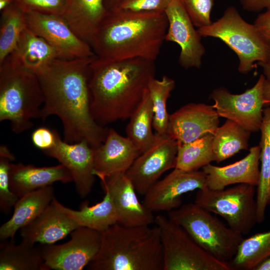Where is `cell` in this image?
Returning a JSON list of instances; mask_svg holds the SVG:
<instances>
[{
	"instance_id": "cell-13",
	"label": "cell",
	"mask_w": 270,
	"mask_h": 270,
	"mask_svg": "<svg viewBox=\"0 0 270 270\" xmlns=\"http://www.w3.org/2000/svg\"><path fill=\"white\" fill-rule=\"evenodd\" d=\"M26 26L45 40L58 58L74 60L94 56L92 46L74 32L62 16L25 12Z\"/></svg>"
},
{
	"instance_id": "cell-39",
	"label": "cell",
	"mask_w": 270,
	"mask_h": 270,
	"mask_svg": "<svg viewBox=\"0 0 270 270\" xmlns=\"http://www.w3.org/2000/svg\"><path fill=\"white\" fill-rule=\"evenodd\" d=\"M58 134L56 130L46 126H40L32 132V142L36 148L44 152L55 145Z\"/></svg>"
},
{
	"instance_id": "cell-25",
	"label": "cell",
	"mask_w": 270,
	"mask_h": 270,
	"mask_svg": "<svg viewBox=\"0 0 270 270\" xmlns=\"http://www.w3.org/2000/svg\"><path fill=\"white\" fill-rule=\"evenodd\" d=\"M9 56L36 75L58 58L55 50L43 38L26 26Z\"/></svg>"
},
{
	"instance_id": "cell-7",
	"label": "cell",
	"mask_w": 270,
	"mask_h": 270,
	"mask_svg": "<svg viewBox=\"0 0 270 270\" xmlns=\"http://www.w3.org/2000/svg\"><path fill=\"white\" fill-rule=\"evenodd\" d=\"M198 31L202 36L220 40L232 50L239 60L238 70L242 74L252 70L256 62H265L270 58V46L254 24L244 20L234 6L227 8L216 21Z\"/></svg>"
},
{
	"instance_id": "cell-32",
	"label": "cell",
	"mask_w": 270,
	"mask_h": 270,
	"mask_svg": "<svg viewBox=\"0 0 270 270\" xmlns=\"http://www.w3.org/2000/svg\"><path fill=\"white\" fill-rule=\"evenodd\" d=\"M270 256V231L244 238L229 264L233 270H254Z\"/></svg>"
},
{
	"instance_id": "cell-21",
	"label": "cell",
	"mask_w": 270,
	"mask_h": 270,
	"mask_svg": "<svg viewBox=\"0 0 270 270\" xmlns=\"http://www.w3.org/2000/svg\"><path fill=\"white\" fill-rule=\"evenodd\" d=\"M80 226L52 202L32 222L20 230V234L22 240L31 244H51Z\"/></svg>"
},
{
	"instance_id": "cell-41",
	"label": "cell",
	"mask_w": 270,
	"mask_h": 270,
	"mask_svg": "<svg viewBox=\"0 0 270 270\" xmlns=\"http://www.w3.org/2000/svg\"><path fill=\"white\" fill-rule=\"evenodd\" d=\"M263 70L264 76L263 86L264 106H270V58L265 62H258Z\"/></svg>"
},
{
	"instance_id": "cell-5",
	"label": "cell",
	"mask_w": 270,
	"mask_h": 270,
	"mask_svg": "<svg viewBox=\"0 0 270 270\" xmlns=\"http://www.w3.org/2000/svg\"><path fill=\"white\" fill-rule=\"evenodd\" d=\"M44 103L37 75L6 56L0 63V121L10 122L14 132H23L40 118Z\"/></svg>"
},
{
	"instance_id": "cell-37",
	"label": "cell",
	"mask_w": 270,
	"mask_h": 270,
	"mask_svg": "<svg viewBox=\"0 0 270 270\" xmlns=\"http://www.w3.org/2000/svg\"><path fill=\"white\" fill-rule=\"evenodd\" d=\"M24 12L62 16L68 0H14Z\"/></svg>"
},
{
	"instance_id": "cell-1",
	"label": "cell",
	"mask_w": 270,
	"mask_h": 270,
	"mask_svg": "<svg viewBox=\"0 0 270 270\" xmlns=\"http://www.w3.org/2000/svg\"><path fill=\"white\" fill-rule=\"evenodd\" d=\"M96 56L56 58L37 76L44 96L40 118L56 116L63 126L64 140H86L93 148L104 142L108 129L98 124L90 110V64Z\"/></svg>"
},
{
	"instance_id": "cell-28",
	"label": "cell",
	"mask_w": 270,
	"mask_h": 270,
	"mask_svg": "<svg viewBox=\"0 0 270 270\" xmlns=\"http://www.w3.org/2000/svg\"><path fill=\"white\" fill-rule=\"evenodd\" d=\"M263 118L259 146L260 148V178L256 192V219L258 222L265 218L267 206L270 204V106L262 110Z\"/></svg>"
},
{
	"instance_id": "cell-42",
	"label": "cell",
	"mask_w": 270,
	"mask_h": 270,
	"mask_svg": "<svg viewBox=\"0 0 270 270\" xmlns=\"http://www.w3.org/2000/svg\"><path fill=\"white\" fill-rule=\"evenodd\" d=\"M242 8L250 12H259L270 8V0H239Z\"/></svg>"
},
{
	"instance_id": "cell-2",
	"label": "cell",
	"mask_w": 270,
	"mask_h": 270,
	"mask_svg": "<svg viewBox=\"0 0 270 270\" xmlns=\"http://www.w3.org/2000/svg\"><path fill=\"white\" fill-rule=\"evenodd\" d=\"M154 61L142 58L123 60L94 58L89 88L92 116L100 125L129 118L154 78Z\"/></svg>"
},
{
	"instance_id": "cell-31",
	"label": "cell",
	"mask_w": 270,
	"mask_h": 270,
	"mask_svg": "<svg viewBox=\"0 0 270 270\" xmlns=\"http://www.w3.org/2000/svg\"><path fill=\"white\" fill-rule=\"evenodd\" d=\"M212 140L210 134L188 143H178L175 168L196 171L214 161Z\"/></svg>"
},
{
	"instance_id": "cell-29",
	"label": "cell",
	"mask_w": 270,
	"mask_h": 270,
	"mask_svg": "<svg viewBox=\"0 0 270 270\" xmlns=\"http://www.w3.org/2000/svg\"><path fill=\"white\" fill-rule=\"evenodd\" d=\"M129 119L126 127V136L142 154L153 144L156 139V133L154 134L152 130L153 107L148 89Z\"/></svg>"
},
{
	"instance_id": "cell-4",
	"label": "cell",
	"mask_w": 270,
	"mask_h": 270,
	"mask_svg": "<svg viewBox=\"0 0 270 270\" xmlns=\"http://www.w3.org/2000/svg\"><path fill=\"white\" fill-rule=\"evenodd\" d=\"M90 270H163V252L157 226H128L118 223L102 232L100 250Z\"/></svg>"
},
{
	"instance_id": "cell-12",
	"label": "cell",
	"mask_w": 270,
	"mask_h": 270,
	"mask_svg": "<svg viewBox=\"0 0 270 270\" xmlns=\"http://www.w3.org/2000/svg\"><path fill=\"white\" fill-rule=\"evenodd\" d=\"M178 146L166 133L156 132L153 144L135 160L126 174L137 193L144 196L166 171L174 168Z\"/></svg>"
},
{
	"instance_id": "cell-10",
	"label": "cell",
	"mask_w": 270,
	"mask_h": 270,
	"mask_svg": "<svg viewBox=\"0 0 270 270\" xmlns=\"http://www.w3.org/2000/svg\"><path fill=\"white\" fill-rule=\"evenodd\" d=\"M264 79L262 74L252 88L240 94H232L222 87L215 89L210 96L214 101L212 107L220 117L234 121L250 132L260 130Z\"/></svg>"
},
{
	"instance_id": "cell-15",
	"label": "cell",
	"mask_w": 270,
	"mask_h": 270,
	"mask_svg": "<svg viewBox=\"0 0 270 270\" xmlns=\"http://www.w3.org/2000/svg\"><path fill=\"white\" fill-rule=\"evenodd\" d=\"M168 21L165 40L180 48L178 62L184 68H200L205 54L202 36L179 0H172L164 11Z\"/></svg>"
},
{
	"instance_id": "cell-24",
	"label": "cell",
	"mask_w": 270,
	"mask_h": 270,
	"mask_svg": "<svg viewBox=\"0 0 270 270\" xmlns=\"http://www.w3.org/2000/svg\"><path fill=\"white\" fill-rule=\"evenodd\" d=\"M108 12L104 0H68L62 16L77 36L91 46Z\"/></svg>"
},
{
	"instance_id": "cell-23",
	"label": "cell",
	"mask_w": 270,
	"mask_h": 270,
	"mask_svg": "<svg viewBox=\"0 0 270 270\" xmlns=\"http://www.w3.org/2000/svg\"><path fill=\"white\" fill-rule=\"evenodd\" d=\"M54 198L52 186H48L28 193L19 198L11 218L0 227V240L14 239L18 230L37 218Z\"/></svg>"
},
{
	"instance_id": "cell-36",
	"label": "cell",
	"mask_w": 270,
	"mask_h": 270,
	"mask_svg": "<svg viewBox=\"0 0 270 270\" xmlns=\"http://www.w3.org/2000/svg\"><path fill=\"white\" fill-rule=\"evenodd\" d=\"M194 25L198 28L210 25L214 0H179Z\"/></svg>"
},
{
	"instance_id": "cell-26",
	"label": "cell",
	"mask_w": 270,
	"mask_h": 270,
	"mask_svg": "<svg viewBox=\"0 0 270 270\" xmlns=\"http://www.w3.org/2000/svg\"><path fill=\"white\" fill-rule=\"evenodd\" d=\"M104 191L105 195L101 202L92 206L86 202H82L78 210L65 206L55 197L52 202L79 226L102 232L117 223V214L112 198L108 190Z\"/></svg>"
},
{
	"instance_id": "cell-18",
	"label": "cell",
	"mask_w": 270,
	"mask_h": 270,
	"mask_svg": "<svg viewBox=\"0 0 270 270\" xmlns=\"http://www.w3.org/2000/svg\"><path fill=\"white\" fill-rule=\"evenodd\" d=\"M219 116L212 106L190 103L170 114L166 134L180 144L192 142L219 126Z\"/></svg>"
},
{
	"instance_id": "cell-45",
	"label": "cell",
	"mask_w": 270,
	"mask_h": 270,
	"mask_svg": "<svg viewBox=\"0 0 270 270\" xmlns=\"http://www.w3.org/2000/svg\"><path fill=\"white\" fill-rule=\"evenodd\" d=\"M14 0H0V10L2 11L9 5H10Z\"/></svg>"
},
{
	"instance_id": "cell-8",
	"label": "cell",
	"mask_w": 270,
	"mask_h": 270,
	"mask_svg": "<svg viewBox=\"0 0 270 270\" xmlns=\"http://www.w3.org/2000/svg\"><path fill=\"white\" fill-rule=\"evenodd\" d=\"M163 252V270H232L199 246L180 226L162 214L155 216Z\"/></svg>"
},
{
	"instance_id": "cell-3",
	"label": "cell",
	"mask_w": 270,
	"mask_h": 270,
	"mask_svg": "<svg viewBox=\"0 0 270 270\" xmlns=\"http://www.w3.org/2000/svg\"><path fill=\"white\" fill-rule=\"evenodd\" d=\"M168 27L164 12L108 10L91 45L104 60L142 58L155 61Z\"/></svg>"
},
{
	"instance_id": "cell-11",
	"label": "cell",
	"mask_w": 270,
	"mask_h": 270,
	"mask_svg": "<svg viewBox=\"0 0 270 270\" xmlns=\"http://www.w3.org/2000/svg\"><path fill=\"white\" fill-rule=\"evenodd\" d=\"M70 240L61 244H44L41 248L48 270H82L98 254L102 232L80 226L70 234Z\"/></svg>"
},
{
	"instance_id": "cell-17",
	"label": "cell",
	"mask_w": 270,
	"mask_h": 270,
	"mask_svg": "<svg viewBox=\"0 0 270 270\" xmlns=\"http://www.w3.org/2000/svg\"><path fill=\"white\" fill-rule=\"evenodd\" d=\"M99 178L102 188L108 191L112 198L117 223L128 226L154 224L153 212L139 201L137 192L126 173H116Z\"/></svg>"
},
{
	"instance_id": "cell-33",
	"label": "cell",
	"mask_w": 270,
	"mask_h": 270,
	"mask_svg": "<svg viewBox=\"0 0 270 270\" xmlns=\"http://www.w3.org/2000/svg\"><path fill=\"white\" fill-rule=\"evenodd\" d=\"M0 63L14 50L26 26L25 12L13 2L1 11L0 21Z\"/></svg>"
},
{
	"instance_id": "cell-40",
	"label": "cell",
	"mask_w": 270,
	"mask_h": 270,
	"mask_svg": "<svg viewBox=\"0 0 270 270\" xmlns=\"http://www.w3.org/2000/svg\"><path fill=\"white\" fill-rule=\"evenodd\" d=\"M254 25L261 37L270 46V8L258 16Z\"/></svg>"
},
{
	"instance_id": "cell-38",
	"label": "cell",
	"mask_w": 270,
	"mask_h": 270,
	"mask_svg": "<svg viewBox=\"0 0 270 270\" xmlns=\"http://www.w3.org/2000/svg\"><path fill=\"white\" fill-rule=\"evenodd\" d=\"M172 0H118L112 10L136 12H164Z\"/></svg>"
},
{
	"instance_id": "cell-19",
	"label": "cell",
	"mask_w": 270,
	"mask_h": 270,
	"mask_svg": "<svg viewBox=\"0 0 270 270\" xmlns=\"http://www.w3.org/2000/svg\"><path fill=\"white\" fill-rule=\"evenodd\" d=\"M141 152L127 137L108 129L105 140L94 148V174L98 178L128 170Z\"/></svg>"
},
{
	"instance_id": "cell-9",
	"label": "cell",
	"mask_w": 270,
	"mask_h": 270,
	"mask_svg": "<svg viewBox=\"0 0 270 270\" xmlns=\"http://www.w3.org/2000/svg\"><path fill=\"white\" fill-rule=\"evenodd\" d=\"M255 186L240 184L229 188L198 190L194 202L225 220L228 226L242 235L257 222Z\"/></svg>"
},
{
	"instance_id": "cell-30",
	"label": "cell",
	"mask_w": 270,
	"mask_h": 270,
	"mask_svg": "<svg viewBox=\"0 0 270 270\" xmlns=\"http://www.w3.org/2000/svg\"><path fill=\"white\" fill-rule=\"evenodd\" d=\"M250 132L236 122L227 120L213 134L214 161L220 162L248 147Z\"/></svg>"
},
{
	"instance_id": "cell-22",
	"label": "cell",
	"mask_w": 270,
	"mask_h": 270,
	"mask_svg": "<svg viewBox=\"0 0 270 270\" xmlns=\"http://www.w3.org/2000/svg\"><path fill=\"white\" fill-rule=\"evenodd\" d=\"M11 190L19 198L55 182L67 184L72 176L62 164L51 166H36L21 162L12 163L9 172Z\"/></svg>"
},
{
	"instance_id": "cell-6",
	"label": "cell",
	"mask_w": 270,
	"mask_h": 270,
	"mask_svg": "<svg viewBox=\"0 0 270 270\" xmlns=\"http://www.w3.org/2000/svg\"><path fill=\"white\" fill-rule=\"evenodd\" d=\"M168 217L183 228L202 249L223 262L230 263L244 239L242 234L194 202L168 212Z\"/></svg>"
},
{
	"instance_id": "cell-14",
	"label": "cell",
	"mask_w": 270,
	"mask_h": 270,
	"mask_svg": "<svg viewBox=\"0 0 270 270\" xmlns=\"http://www.w3.org/2000/svg\"><path fill=\"white\" fill-rule=\"evenodd\" d=\"M206 187V176L202 170L186 172L174 168L148 190L143 204L153 212H168L180 206L183 194Z\"/></svg>"
},
{
	"instance_id": "cell-27",
	"label": "cell",
	"mask_w": 270,
	"mask_h": 270,
	"mask_svg": "<svg viewBox=\"0 0 270 270\" xmlns=\"http://www.w3.org/2000/svg\"><path fill=\"white\" fill-rule=\"evenodd\" d=\"M0 270H49L41 248L22 240L16 244L14 239L1 240Z\"/></svg>"
},
{
	"instance_id": "cell-16",
	"label": "cell",
	"mask_w": 270,
	"mask_h": 270,
	"mask_svg": "<svg viewBox=\"0 0 270 270\" xmlns=\"http://www.w3.org/2000/svg\"><path fill=\"white\" fill-rule=\"evenodd\" d=\"M44 152L66 168L82 198L90 194L96 176L94 173V148L86 140L68 143L62 140L58 134L55 145Z\"/></svg>"
},
{
	"instance_id": "cell-20",
	"label": "cell",
	"mask_w": 270,
	"mask_h": 270,
	"mask_svg": "<svg viewBox=\"0 0 270 270\" xmlns=\"http://www.w3.org/2000/svg\"><path fill=\"white\" fill-rule=\"evenodd\" d=\"M260 148L256 146L250 148L244 158L233 164L224 166L210 164L204 166L202 170L206 176L207 188L220 190L240 184L258 186L260 178Z\"/></svg>"
},
{
	"instance_id": "cell-44",
	"label": "cell",
	"mask_w": 270,
	"mask_h": 270,
	"mask_svg": "<svg viewBox=\"0 0 270 270\" xmlns=\"http://www.w3.org/2000/svg\"><path fill=\"white\" fill-rule=\"evenodd\" d=\"M118 0H104L105 4L108 10H111L115 6Z\"/></svg>"
},
{
	"instance_id": "cell-34",
	"label": "cell",
	"mask_w": 270,
	"mask_h": 270,
	"mask_svg": "<svg viewBox=\"0 0 270 270\" xmlns=\"http://www.w3.org/2000/svg\"><path fill=\"white\" fill-rule=\"evenodd\" d=\"M175 85L174 80L167 76L161 79L154 78L149 83L148 90L154 110L153 128L156 133H166L170 116L167 110V100Z\"/></svg>"
},
{
	"instance_id": "cell-35",
	"label": "cell",
	"mask_w": 270,
	"mask_h": 270,
	"mask_svg": "<svg viewBox=\"0 0 270 270\" xmlns=\"http://www.w3.org/2000/svg\"><path fill=\"white\" fill-rule=\"evenodd\" d=\"M15 160L14 154L8 146H0V210L8 215L14 208L19 197L10 189L9 172L11 162Z\"/></svg>"
},
{
	"instance_id": "cell-43",
	"label": "cell",
	"mask_w": 270,
	"mask_h": 270,
	"mask_svg": "<svg viewBox=\"0 0 270 270\" xmlns=\"http://www.w3.org/2000/svg\"><path fill=\"white\" fill-rule=\"evenodd\" d=\"M254 270H270V256L258 265Z\"/></svg>"
}]
</instances>
